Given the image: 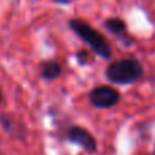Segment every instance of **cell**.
Wrapping results in <instances>:
<instances>
[{
	"label": "cell",
	"mask_w": 155,
	"mask_h": 155,
	"mask_svg": "<svg viewBox=\"0 0 155 155\" xmlns=\"http://www.w3.org/2000/svg\"><path fill=\"white\" fill-rule=\"evenodd\" d=\"M61 65L54 60H45L41 63V76L45 80H54L61 75Z\"/></svg>",
	"instance_id": "8992f818"
},
{
	"label": "cell",
	"mask_w": 155,
	"mask_h": 155,
	"mask_svg": "<svg viewBox=\"0 0 155 155\" xmlns=\"http://www.w3.org/2000/svg\"><path fill=\"white\" fill-rule=\"evenodd\" d=\"M68 26L83 42H86L90 46V49L97 56L102 57L105 60H110L112 46H110L109 41L98 30H95L91 25H88L87 22L82 21V19H70Z\"/></svg>",
	"instance_id": "7a4b0ae2"
},
{
	"label": "cell",
	"mask_w": 155,
	"mask_h": 155,
	"mask_svg": "<svg viewBox=\"0 0 155 155\" xmlns=\"http://www.w3.org/2000/svg\"><path fill=\"white\" fill-rule=\"evenodd\" d=\"M53 3H56V4H70L72 0H52Z\"/></svg>",
	"instance_id": "ba28073f"
},
{
	"label": "cell",
	"mask_w": 155,
	"mask_h": 155,
	"mask_svg": "<svg viewBox=\"0 0 155 155\" xmlns=\"http://www.w3.org/2000/svg\"><path fill=\"white\" fill-rule=\"evenodd\" d=\"M104 29L106 31H109L113 37L117 38L121 42V45L125 46V48H129V46H132L135 44V38L129 34L127 22L124 19L117 18V16H112V18L105 19Z\"/></svg>",
	"instance_id": "5b68a950"
},
{
	"label": "cell",
	"mask_w": 155,
	"mask_h": 155,
	"mask_svg": "<svg viewBox=\"0 0 155 155\" xmlns=\"http://www.w3.org/2000/svg\"><path fill=\"white\" fill-rule=\"evenodd\" d=\"M76 60L80 65H86V64H90L91 63V57H90V53L84 49L82 51H78L76 52Z\"/></svg>",
	"instance_id": "52a82bcc"
},
{
	"label": "cell",
	"mask_w": 155,
	"mask_h": 155,
	"mask_svg": "<svg viewBox=\"0 0 155 155\" xmlns=\"http://www.w3.org/2000/svg\"><path fill=\"white\" fill-rule=\"evenodd\" d=\"M154 155H155V146H154Z\"/></svg>",
	"instance_id": "30bf717a"
},
{
	"label": "cell",
	"mask_w": 155,
	"mask_h": 155,
	"mask_svg": "<svg viewBox=\"0 0 155 155\" xmlns=\"http://www.w3.org/2000/svg\"><path fill=\"white\" fill-rule=\"evenodd\" d=\"M88 101L97 109H110L121 101V94L112 86H97L88 93Z\"/></svg>",
	"instance_id": "3957f363"
},
{
	"label": "cell",
	"mask_w": 155,
	"mask_h": 155,
	"mask_svg": "<svg viewBox=\"0 0 155 155\" xmlns=\"http://www.w3.org/2000/svg\"><path fill=\"white\" fill-rule=\"evenodd\" d=\"M65 139L74 144L82 147L86 153L94 154L97 153V140L87 129L79 125H72L65 132Z\"/></svg>",
	"instance_id": "277c9868"
},
{
	"label": "cell",
	"mask_w": 155,
	"mask_h": 155,
	"mask_svg": "<svg viewBox=\"0 0 155 155\" xmlns=\"http://www.w3.org/2000/svg\"><path fill=\"white\" fill-rule=\"evenodd\" d=\"M144 75V67L136 57H124L112 61L105 70V78L113 84L128 86Z\"/></svg>",
	"instance_id": "6da1fadb"
},
{
	"label": "cell",
	"mask_w": 155,
	"mask_h": 155,
	"mask_svg": "<svg viewBox=\"0 0 155 155\" xmlns=\"http://www.w3.org/2000/svg\"><path fill=\"white\" fill-rule=\"evenodd\" d=\"M0 155H2V154H0Z\"/></svg>",
	"instance_id": "8fae6325"
},
{
	"label": "cell",
	"mask_w": 155,
	"mask_h": 155,
	"mask_svg": "<svg viewBox=\"0 0 155 155\" xmlns=\"http://www.w3.org/2000/svg\"><path fill=\"white\" fill-rule=\"evenodd\" d=\"M0 102H2V93H0Z\"/></svg>",
	"instance_id": "9c48e42d"
}]
</instances>
